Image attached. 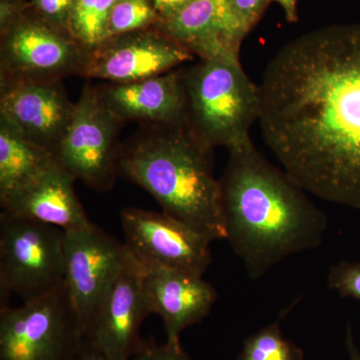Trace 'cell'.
<instances>
[{"mask_svg":"<svg viewBox=\"0 0 360 360\" xmlns=\"http://www.w3.org/2000/svg\"><path fill=\"white\" fill-rule=\"evenodd\" d=\"M186 123L210 148L227 149L250 139L259 120V86L251 82L239 56L200 58L184 71Z\"/></svg>","mask_w":360,"mask_h":360,"instance_id":"cell-4","label":"cell"},{"mask_svg":"<svg viewBox=\"0 0 360 360\" xmlns=\"http://www.w3.org/2000/svg\"><path fill=\"white\" fill-rule=\"evenodd\" d=\"M212 150L186 122L151 125L146 134L120 148L118 172L150 193L162 212L212 243L226 240L221 184L213 174Z\"/></svg>","mask_w":360,"mask_h":360,"instance_id":"cell-3","label":"cell"},{"mask_svg":"<svg viewBox=\"0 0 360 360\" xmlns=\"http://www.w3.org/2000/svg\"><path fill=\"white\" fill-rule=\"evenodd\" d=\"M193 58L191 51L165 30H141L106 39L87 51L80 75L127 84L165 75Z\"/></svg>","mask_w":360,"mask_h":360,"instance_id":"cell-11","label":"cell"},{"mask_svg":"<svg viewBox=\"0 0 360 360\" xmlns=\"http://www.w3.org/2000/svg\"><path fill=\"white\" fill-rule=\"evenodd\" d=\"M86 56V49L71 35L65 37L44 23H18L2 41L0 82L4 85L80 75Z\"/></svg>","mask_w":360,"mask_h":360,"instance_id":"cell-10","label":"cell"},{"mask_svg":"<svg viewBox=\"0 0 360 360\" xmlns=\"http://www.w3.org/2000/svg\"><path fill=\"white\" fill-rule=\"evenodd\" d=\"M78 360H110L106 359L103 354H101V352H97V350L94 349V348L89 347V345H86V347L82 352V356L79 357Z\"/></svg>","mask_w":360,"mask_h":360,"instance_id":"cell-29","label":"cell"},{"mask_svg":"<svg viewBox=\"0 0 360 360\" xmlns=\"http://www.w3.org/2000/svg\"><path fill=\"white\" fill-rule=\"evenodd\" d=\"M134 360H191L180 342L158 345L155 341L142 340L134 355Z\"/></svg>","mask_w":360,"mask_h":360,"instance_id":"cell-24","label":"cell"},{"mask_svg":"<svg viewBox=\"0 0 360 360\" xmlns=\"http://www.w3.org/2000/svg\"><path fill=\"white\" fill-rule=\"evenodd\" d=\"M293 305L284 309L278 319L245 338L238 360H304V352L281 330V321Z\"/></svg>","mask_w":360,"mask_h":360,"instance_id":"cell-20","label":"cell"},{"mask_svg":"<svg viewBox=\"0 0 360 360\" xmlns=\"http://www.w3.org/2000/svg\"><path fill=\"white\" fill-rule=\"evenodd\" d=\"M144 298L148 314L160 315L168 342L205 319L217 300L203 276L160 266H146Z\"/></svg>","mask_w":360,"mask_h":360,"instance_id":"cell-14","label":"cell"},{"mask_svg":"<svg viewBox=\"0 0 360 360\" xmlns=\"http://www.w3.org/2000/svg\"><path fill=\"white\" fill-rule=\"evenodd\" d=\"M270 2H277L283 7L286 20L290 22H296L298 18L297 0H269Z\"/></svg>","mask_w":360,"mask_h":360,"instance_id":"cell-28","label":"cell"},{"mask_svg":"<svg viewBox=\"0 0 360 360\" xmlns=\"http://www.w3.org/2000/svg\"><path fill=\"white\" fill-rule=\"evenodd\" d=\"M65 231L1 212L0 307L11 293L39 297L65 283Z\"/></svg>","mask_w":360,"mask_h":360,"instance_id":"cell-6","label":"cell"},{"mask_svg":"<svg viewBox=\"0 0 360 360\" xmlns=\"http://www.w3.org/2000/svg\"><path fill=\"white\" fill-rule=\"evenodd\" d=\"M75 108L59 80L1 85L0 120L53 155Z\"/></svg>","mask_w":360,"mask_h":360,"instance_id":"cell-13","label":"cell"},{"mask_svg":"<svg viewBox=\"0 0 360 360\" xmlns=\"http://www.w3.org/2000/svg\"><path fill=\"white\" fill-rule=\"evenodd\" d=\"M98 94L120 122H139L151 127L186 120L184 70L127 84H110Z\"/></svg>","mask_w":360,"mask_h":360,"instance_id":"cell-15","label":"cell"},{"mask_svg":"<svg viewBox=\"0 0 360 360\" xmlns=\"http://www.w3.org/2000/svg\"><path fill=\"white\" fill-rule=\"evenodd\" d=\"M85 347L65 283L20 307H0V360H78Z\"/></svg>","mask_w":360,"mask_h":360,"instance_id":"cell-5","label":"cell"},{"mask_svg":"<svg viewBox=\"0 0 360 360\" xmlns=\"http://www.w3.org/2000/svg\"><path fill=\"white\" fill-rule=\"evenodd\" d=\"M120 120L101 101L98 89L85 86L54 156L75 180L98 191L115 184L120 148Z\"/></svg>","mask_w":360,"mask_h":360,"instance_id":"cell-7","label":"cell"},{"mask_svg":"<svg viewBox=\"0 0 360 360\" xmlns=\"http://www.w3.org/2000/svg\"><path fill=\"white\" fill-rule=\"evenodd\" d=\"M116 0H75L68 33L87 51L105 40L111 11Z\"/></svg>","mask_w":360,"mask_h":360,"instance_id":"cell-19","label":"cell"},{"mask_svg":"<svg viewBox=\"0 0 360 360\" xmlns=\"http://www.w3.org/2000/svg\"><path fill=\"white\" fill-rule=\"evenodd\" d=\"M146 266L129 250L120 276L106 295L86 345L110 360H129L142 340L139 330L148 316L144 298Z\"/></svg>","mask_w":360,"mask_h":360,"instance_id":"cell-12","label":"cell"},{"mask_svg":"<svg viewBox=\"0 0 360 360\" xmlns=\"http://www.w3.org/2000/svg\"><path fill=\"white\" fill-rule=\"evenodd\" d=\"M258 86L260 129L284 172L307 193L360 210V23L292 40Z\"/></svg>","mask_w":360,"mask_h":360,"instance_id":"cell-1","label":"cell"},{"mask_svg":"<svg viewBox=\"0 0 360 360\" xmlns=\"http://www.w3.org/2000/svg\"><path fill=\"white\" fill-rule=\"evenodd\" d=\"M124 245L144 266H160L203 276L212 264V241L165 212L125 208Z\"/></svg>","mask_w":360,"mask_h":360,"instance_id":"cell-9","label":"cell"},{"mask_svg":"<svg viewBox=\"0 0 360 360\" xmlns=\"http://www.w3.org/2000/svg\"><path fill=\"white\" fill-rule=\"evenodd\" d=\"M75 181L56 160L32 184L0 202L2 212L65 231L86 226L91 221L78 200Z\"/></svg>","mask_w":360,"mask_h":360,"instance_id":"cell-17","label":"cell"},{"mask_svg":"<svg viewBox=\"0 0 360 360\" xmlns=\"http://www.w3.org/2000/svg\"><path fill=\"white\" fill-rule=\"evenodd\" d=\"M75 2V0H34L35 7L45 18L65 25L68 30Z\"/></svg>","mask_w":360,"mask_h":360,"instance_id":"cell-25","label":"cell"},{"mask_svg":"<svg viewBox=\"0 0 360 360\" xmlns=\"http://www.w3.org/2000/svg\"><path fill=\"white\" fill-rule=\"evenodd\" d=\"M162 30L200 58L239 56L245 39L229 0H191L163 18Z\"/></svg>","mask_w":360,"mask_h":360,"instance_id":"cell-16","label":"cell"},{"mask_svg":"<svg viewBox=\"0 0 360 360\" xmlns=\"http://www.w3.org/2000/svg\"><path fill=\"white\" fill-rule=\"evenodd\" d=\"M328 285L343 298L360 302V262H347L333 265L328 270Z\"/></svg>","mask_w":360,"mask_h":360,"instance_id":"cell-22","label":"cell"},{"mask_svg":"<svg viewBox=\"0 0 360 360\" xmlns=\"http://www.w3.org/2000/svg\"><path fill=\"white\" fill-rule=\"evenodd\" d=\"M229 153L220 179L226 240L257 281L286 257L319 248L328 217L250 139Z\"/></svg>","mask_w":360,"mask_h":360,"instance_id":"cell-2","label":"cell"},{"mask_svg":"<svg viewBox=\"0 0 360 360\" xmlns=\"http://www.w3.org/2000/svg\"><path fill=\"white\" fill-rule=\"evenodd\" d=\"M232 14L243 35L250 33L262 18L269 0H229Z\"/></svg>","mask_w":360,"mask_h":360,"instance_id":"cell-23","label":"cell"},{"mask_svg":"<svg viewBox=\"0 0 360 360\" xmlns=\"http://www.w3.org/2000/svg\"><path fill=\"white\" fill-rule=\"evenodd\" d=\"M191 0H153V4L161 18H167L182 6H186Z\"/></svg>","mask_w":360,"mask_h":360,"instance_id":"cell-26","label":"cell"},{"mask_svg":"<svg viewBox=\"0 0 360 360\" xmlns=\"http://www.w3.org/2000/svg\"><path fill=\"white\" fill-rule=\"evenodd\" d=\"M345 347H347L348 360H360V348L357 347L354 329L350 324H348L347 335H345Z\"/></svg>","mask_w":360,"mask_h":360,"instance_id":"cell-27","label":"cell"},{"mask_svg":"<svg viewBox=\"0 0 360 360\" xmlns=\"http://www.w3.org/2000/svg\"><path fill=\"white\" fill-rule=\"evenodd\" d=\"M127 250L90 222L65 231V283L85 336L127 259Z\"/></svg>","mask_w":360,"mask_h":360,"instance_id":"cell-8","label":"cell"},{"mask_svg":"<svg viewBox=\"0 0 360 360\" xmlns=\"http://www.w3.org/2000/svg\"><path fill=\"white\" fill-rule=\"evenodd\" d=\"M56 161L51 151L0 120V202L32 184Z\"/></svg>","mask_w":360,"mask_h":360,"instance_id":"cell-18","label":"cell"},{"mask_svg":"<svg viewBox=\"0 0 360 360\" xmlns=\"http://www.w3.org/2000/svg\"><path fill=\"white\" fill-rule=\"evenodd\" d=\"M158 15L155 4L149 0H116L108 21L105 40L146 30Z\"/></svg>","mask_w":360,"mask_h":360,"instance_id":"cell-21","label":"cell"}]
</instances>
